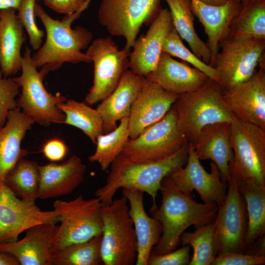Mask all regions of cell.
<instances>
[{"label":"cell","instance_id":"cell-1","mask_svg":"<svg viewBox=\"0 0 265 265\" xmlns=\"http://www.w3.org/2000/svg\"><path fill=\"white\" fill-rule=\"evenodd\" d=\"M91 1L86 0L80 9L65 15L61 21L53 19L39 3H35V15L43 24L46 38L43 45L31 56V59L37 68L42 67L40 72L45 77L65 62H91L81 51L87 48L92 39V33L84 27H71L72 24L87 8Z\"/></svg>","mask_w":265,"mask_h":265},{"label":"cell","instance_id":"cell-2","mask_svg":"<svg viewBox=\"0 0 265 265\" xmlns=\"http://www.w3.org/2000/svg\"><path fill=\"white\" fill-rule=\"evenodd\" d=\"M161 204H153L150 212L162 228L159 243L151 253L159 255L174 250L181 241L182 234L189 226L195 228L214 221L218 206L215 203L196 202L192 195L183 193L166 176L161 183Z\"/></svg>","mask_w":265,"mask_h":265},{"label":"cell","instance_id":"cell-3","mask_svg":"<svg viewBox=\"0 0 265 265\" xmlns=\"http://www.w3.org/2000/svg\"><path fill=\"white\" fill-rule=\"evenodd\" d=\"M188 156V143L172 156L157 161L134 162L121 153L110 165L106 185L95 194L105 206L111 203L119 189L135 188L149 194L155 204L162 180L184 166Z\"/></svg>","mask_w":265,"mask_h":265},{"label":"cell","instance_id":"cell-4","mask_svg":"<svg viewBox=\"0 0 265 265\" xmlns=\"http://www.w3.org/2000/svg\"><path fill=\"white\" fill-rule=\"evenodd\" d=\"M173 106L179 128L188 143L206 126L238 120L224 102L218 83L211 79L196 91L178 95Z\"/></svg>","mask_w":265,"mask_h":265},{"label":"cell","instance_id":"cell-5","mask_svg":"<svg viewBox=\"0 0 265 265\" xmlns=\"http://www.w3.org/2000/svg\"><path fill=\"white\" fill-rule=\"evenodd\" d=\"M53 206L61 224L52 244V254L102 235L103 204L98 198L85 199L80 195L69 201L57 200Z\"/></svg>","mask_w":265,"mask_h":265},{"label":"cell","instance_id":"cell-6","mask_svg":"<svg viewBox=\"0 0 265 265\" xmlns=\"http://www.w3.org/2000/svg\"><path fill=\"white\" fill-rule=\"evenodd\" d=\"M231 142L229 177L238 185H265V130L238 120L231 124Z\"/></svg>","mask_w":265,"mask_h":265},{"label":"cell","instance_id":"cell-7","mask_svg":"<svg viewBox=\"0 0 265 265\" xmlns=\"http://www.w3.org/2000/svg\"><path fill=\"white\" fill-rule=\"evenodd\" d=\"M127 203L123 195L103 206L101 255L104 265H133L136 262L137 240Z\"/></svg>","mask_w":265,"mask_h":265},{"label":"cell","instance_id":"cell-8","mask_svg":"<svg viewBox=\"0 0 265 265\" xmlns=\"http://www.w3.org/2000/svg\"><path fill=\"white\" fill-rule=\"evenodd\" d=\"M265 39L226 37L219 43L212 65L218 74L222 93L246 81L265 58Z\"/></svg>","mask_w":265,"mask_h":265},{"label":"cell","instance_id":"cell-9","mask_svg":"<svg viewBox=\"0 0 265 265\" xmlns=\"http://www.w3.org/2000/svg\"><path fill=\"white\" fill-rule=\"evenodd\" d=\"M31 53V49L26 46L22 62V74L13 78L21 89V93L16 99L17 107L40 125L63 123L65 116L58 105L67 99L47 91L43 83L45 76L37 71L32 62Z\"/></svg>","mask_w":265,"mask_h":265},{"label":"cell","instance_id":"cell-10","mask_svg":"<svg viewBox=\"0 0 265 265\" xmlns=\"http://www.w3.org/2000/svg\"><path fill=\"white\" fill-rule=\"evenodd\" d=\"M161 0H102L98 11L99 23L113 36L126 40L131 51L141 27L149 25L161 9Z\"/></svg>","mask_w":265,"mask_h":265},{"label":"cell","instance_id":"cell-11","mask_svg":"<svg viewBox=\"0 0 265 265\" xmlns=\"http://www.w3.org/2000/svg\"><path fill=\"white\" fill-rule=\"evenodd\" d=\"M188 143L178 126L172 106L159 121L134 139H129L121 154L137 162L157 161L168 158Z\"/></svg>","mask_w":265,"mask_h":265},{"label":"cell","instance_id":"cell-12","mask_svg":"<svg viewBox=\"0 0 265 265\" xmlns=\"http://www.w3.org/2000/svg\"><path fill=\"white\" fill-rule=\"evenodd\" d=\"M94 63L93 85L84 102L92 105L108 96L128 70L131 51L120 50L110 37L95 39L85 53Z\"/></svg>","mask_w":265,"mask_h":265},{"label":"cell","instance_id":"cell-13","mask_svg":"<svg viewBox=\"0 0 265 265\" xmlns=\"http://www.w3.org/2000/svg\"><path fill=\"white\" fill-rule=\"evenodd\" d=\"M223 202L218 206L214 223L216 256L229 252L245 253L248 219L244 199L231 177Z\"/></svg>","mask_w":265,"mask_h":265},{"label":"cell","instance_id":"cell-14","mask_svg":"<svg viewBox=\"0 0 265 265\" xmlns=\"http://www.w3.org/2000/svg\"><path fill=\"white\" fill-rule=\"evenodd\" d=\"M53 210L41 211L35 201L18 197L4 183L0 186V244L18 240L19 236L39 224L59 222Z\"/></svg>","mask_w":265,"mask_h":265},{"label":"cell","instance_id":"cell-15","mask_svg":"<svg viewBox=\"0 0 265 265\" xmlns=\"http://www.w3.org/2000/svg\"><path fill=\"white\" fill-rule=\"evenodd\" d=\"M211 172L202 165L193 146L188 143V156L186 165L167 176L185 194L192 195L195 190L205 203L221 204L227 194V183L222 181L216 165L210 162Z\"/></svg>","mask_w":265,"mask_h":265},{"label":"cell","instance_id":"cell-16","mask_svg":"<svg viewBox=\"0 0 265 265\" xmlns=\"http://www.w3.org/2000/svg\"><path fill=\"white\" fill-rule=\"evenodd\" d=\"M252 77L222 98L236 118L265 130V60Z\"/></svg>","mask_w":265,"mask_h":265},{"label":"cell","instance_id":"cell-17","mask_svg":"<svg viewBox=\"0 0 265 265\" xmlns=\"http://www.w3.org/2000/svg\"><path fill=\"white\" fill-rule=\"evenodd\" d=\"M177 95L165 91L145 78L128 118L130 138H136L161 120L173 105Z\"/></svg>","mask_w":265,"mask_h":265},{"label":"cell","instance_id":"cell-18","mask_svg":"<svg viewBox=\"0 0 265 265\" xmlns=\"http://www.w3.org/2000/svg\"><path fill=\"white\" fill-rule=\"evenodd\" d=\"M172 26L169 9H161L146 34L136 39L133 45L129 64L131 71L146 77L156 68L162 52L164 40Z\"/></svg>","mask_w":265,"mask_h":265},{"label":"cell","instance_id":"cell-19","mask_svg":"<svg viewBox=\"0 0 265 265\" xmlns=\"http://www.w3.org/2000/svg\"><path fill=\"white\" fill-rule=\"evenodd\" d=\"M145 78L165 91L176 95L196 91L210 79L199 69L175 60L163 51L156 68Z\"/></svg>","mask_w":265,"mask_h":265},{"label":"cell","instance_id":"cell-20","mask_svg":"<svg viewBox=\"0 0 265 265\" xmlns=\"http://www.w3.org/2000/svg\"><path fill=\"white\" fill-rule=\"evenodd\" d=\"M57 227L52 223L33 226L22 239L0 244V252L10 254L22 265H53L51 247Z\"/></svg>","mask_w":265,"mask_h":265},{"label":"cell","instance_id":"cell-21","mask_svg":"<svg viewBox=\"0 0 265 265\" xmlns=\"http://www.w3.org/2000/svg\"><path fill=\"white\" fill-rule=\"evenodd\" d=\"M231 124L220 122L206 126L191 143L199 159L213 162L219 170L222 181L226 183L229 177V163L233 156Z\"/></svg>","mask_w":265,"mask_h":265},{"label":"cell","instance_id":"cell-22","mask_svg":"<svg viewBox=\"0 0 265 265\" xmlns=\"http://www.w3.org/2000/svg\"><path fill=\"white\" fill-rule=\"evenodd\" d=\"M86 165L76 155L65 161L40 166L39 198L47 199L71 193L83 180Z\"/></svg>","mask_w":265,"mask_h":265},{"label":"cell","instance_id":"cell-23","mask_svg":"<svg viewBox=\"0 0 265 265\" xmlns=\"http://www.w3.org/2000/svg\"><path fill=\"white\" fill-rule=\"evenodd\" d=\"M241 6L240 0H231L220 6L210 5L200 0H191L193 13L202 24L207 36L206 44L211 53L210 65L212 66L219 43L227 37L231 23Z\"/></svg>","mask_w":265,"mask_h":265},{"label":"cell","instance_id":"cell-24","mask_svg":"<svg viewBox=\"0 0 265 265\" xmlns=\"http://www.w3.org/2000/svg\"><path fill=\"white\" fill-rule=\"evenodd\" d=\"M145 80V77L128 70L115 90L97 106L96 109L103 121L104 133L112 131L118 121L129 117L132 106Z\"/></svg>","mask_w":265,"mask_h":265},{"label":"cell","instance_id":"cell-25","mask_svg":"<svg viewBox=\"0 0 265 265\" xmlns=\"http://www.w3.org/2000/svg\"><path fill=\"white\" fill-rule=\"evenodd\" d=\"M144 193L137 189L122 188L123 195L126 197L130 204L129 214L137 237L136 265H147L152 249L159 243L162 233L160 223L148 216L144 209Z\"/></svg>","mask_w":265,"mask_h":265},{"label":"cell","instance_id":"cell-26","mask_svg":"<svg viewBox=\"0 0 265 265\" xmlns=\"http://www.w3.org/2000/svg\"><path fill=\"white\" fill-rule=\"evenodd\" d=\"M34 121L18 107L10 110L0 128V186L17 162L27 154L21 142Z\"/></svg>","mask_w":265,"mask_h":265},{"label":"cell","instance_id":"cell-27","mask_svg":"<svg viewBox=\"0 0 265 265\" xmlns=\"http://www.w3.org/2000/svg\"><path fill=\"white\" fill-rule=\"evenodd\" d=\"M16 10H0V72L6 77L21 70L23 56L21 50L25 41L24 27Z\"/></svg>","mask_w":265,"mask_h":265},{"label":"cell","instance_id":"cell-28","mask_svg":"<svg viewBox=\"0 0 265 265\" xmlns=\"http://www.w3.org/2000/svg\"><path fill=\"white\" fill-rule=\"evenodd\" d=\"M168 4L173 26L191 51L205 63L209 64L211 53L206 43L198 36L194 26V15L191 0H164Z\"/></svg>","mask_w":265,"mask_h":265},{"label":"cell","instance_id":"cell-29","mask_svg":"<svg viewBox=\"0 0 265 265\" xmlns=\"http://www.w3.org/2000/svg\"><path fill=\"white\" fill-rule=\"evenodd\" d=\"M227 37L265 39V0H241Z\"/></svg>","mask_w":265,"mask_h":265},{"label":"cell","instance_id":"cell-30","mask_svg":"<svg viewBox=\"0 0 265 265\" xmlns=\"http://www.w3.org/2000/svg\"><path fill=\"white\" fill-rule=\"evenodd\" d=\"M40 181V165L23 158L7 174L3 183L18 197L35 201L39 198Z\"/></svg>","mask_w":265,"mask_h":265},{"label":"cell","instance_id":"cell-31","mask_svg":"<svg viewBox=\"0 0 265 265\" xmlns=\"http://www.w3.org/2000/svg\"><path fill=\"white\" fill-rule=\"evenodd\" d=\"M58 107L65 116L63 123L80 130L96 144L97 137L104 133L103 119L96 108H91L85 102L73 99L60 103Z\"/></svg>","mask_w":265,"mask_h":265},{"label":"cell","instance_id":"cell-32","mask_svg":"<svg viewBox=\"0 0 265 265\" xmlns=\"http://www.w3.org/2000/svg\"><path fill=\"white\" fill-rule=\"evenodd\" d=\"M245 201L248 219L247 247L265 234V185H238Z\"/></svg>","mask_w":265,"mask_h":265},{"label":"cell","instance_id":"cell-33","mask_svg":"<svg viewBox=\"0 0 265 265\" xmlns=\"http://www.w3.org/2000/svg\"><path fill=\"white\" fill-rule=\"evenodd\" d=\"M128 118L121 119L113 130L100 134L97 138L95 152L89 156L88 159L98 162L103 171L108 169L130 139Z\"/></svg>","mask_w":265,"mask_h":265},{"label":"cell","instance_id":"cell-34","mask_svg":"<svg viewBox=\"0 0 265 265\" xmlns=\"http://www.w3.org/2000/svg\"><path fill=\"white\" fill-rule=\"evenodd\" d=\"M213 221L181 235L183 246L189 245L193 251L188 265H211L216 256Z\"/></svg>","mask_w":265,"mask_h":265},{"label":"cell","instance_id":"cell-35","mask_svg":"<svg viewBox=\"0 0 265 265\" xmlns=\"http://www.w3.org/2000/svg\"><path fill=\"white\" fill-rule=\"evenodd\" d=\"M102 235L89 240L68 246L52 254L55 265H103L101 255Z\"/></svg>","mask_w":265,"mask_h":265},{"label":"cell","instance_id":"cell-36","mask_svg":"<svg viewBox=\"0 0 265 265\" xmlns=\"http://www.w3.org/2000/svg\"><path fill=\"white\" fill-rule=\"evenodd\" d=\"M162 50L171 56L179 58L192 65L218 83V77L215 69L203 62L184 44L173 26L165 37Z\"/></svg>","mask_w":265,"mask_h":265},{"label":"cell","instance_id":"cell-37","mask_svg":"<svg viewBox=\"0 0 265 265\" xmlns=\"http://www.w3.org/2000/svg\"><path fill=\"white\" fill-rule=\"evenodd\" d=\"M40 0H22L17 10V15L28 34L29 44L34 51L41 46L44 31L38 28L35 23V5Z\"/></svg>","mask_w":265,"mask_h":265},{"label":"cell","instance_id":"cell-38","mask_svg":"<svg viewBox=\"0 0 265 265\" xmlns=\"http://www.w3.org/2000/svg\"><path fill=\"white\" fill-rule=\"evenodd\" d=\"M19 93L20 86L13 78L0 72V128L5 124L9 111L17 107L16 98Z\"/></svg>","mask_w":265,"mask_h":265},{"label":"cell","instance_id":"cell-39","mask_svg":"<svg viewBox=\"0 0 265 265\" xmlns=\"http://www.w3.org/2000/svg\"><path fill=\"white\" fill-rule=\"evenodd\" d=\"M189 245L164 254L156 255L151 253L147 265H186L190 261Z\"/></svg>","mask_w":265,"mask_h":265},{"label":"cell","instance_id":"cell-40","mask_svg":"<svg viewBox=\"0 0 265 265\" xmlns=\"http://www.w3.org/2000/svg\"><path fill=\"white\" fill-rule=\"evenodd\" d=\"M265 257L245 253L229 252L217 255L211 265H263Z\"/></svg>","mask_w":265,"mask_h":265},{"label":"cell","instance_id":"cell-41","mask_svg":"<svg viewBox=\"0 0 265 265\" xmlns=\"http://www.w3.org/2000/svg\"><path fill=\"white\" fill-rule=\"evenodd\" d=\"M42 152L50 161H58L62 160L66 156L68 148L62 140L53 138L49 140L44 145Z\"/></svg>","mask_w":265,"mask_h":265},{"label":"cell","instance_id":"cell-42","mask_svg":"<svg viewBox=\"0 0 265 265\" xmlns=\"http://www.w3.org/2000/svg\"><path fill=\"white\" fill-rule=\"evenodd\" d=\"M45 4L55 12L65 15L73 13L85 3L86 0H43Z\"/></svg>","mask_w":265,"mask_h":265},{"label":"cell","instance_id":"cell-43","mask_svg":"<svg viewBox=\"0 0 265 265\" xmlns=\"http://www.w3.org/2000/svg\"><path fill=\"white\" fill-rule=\"evenodd\" d=\"M245 253L265 257V236L260 237L254 242L248 245L245 251Z\"/></svg>","mask_w":265,"mask_h":265},{"label":"cell","instance_id":"cell-44","mask_svg":"<svg viewBox=\"0 0 265 265\" xmlns=\"http://www.w3.org/2000/svg\"><path fill=\"white\" fill-rule=\"evenodd\" d=\"M18 260L10 254L0 252V265H19Z\"/></svg>","mask_w":265,"mask_h":265},{"label":"cell","instance_id":"cell-45","mask_svg":"<svg viewBox=\"0 0 265 265\" xmlns=\"http://www.w3.org/2000/svg\"><path fill=\"white\" fill-rule=\"evenodd\" d=\"M22 0H0V10L13 8L18 9Z\"/></svg>","mask_w":265,"mask_h":265},{"label":"cell","instance_id":"cell-46","mask_svg":"<svg viewBox=\"0 0 265 265\" xmlns=\"http://www.w3.org/2000/svg\"><path fill=\"white\" fill-rule=\"evenodd\" d=\"M202 2L214 6H220L225 4L231 0H200Z\"/></svg>","mask_w":265,"mask_h":265},{"label":"cell","instance_id":"cell-47","mask_svg":"<svg viewBox=\"0 0 265 265\" xmlns=\"http://www.w3.org/2000/svg\"></svg>","mask_w":265,"mask_h":265}]
</instances>
